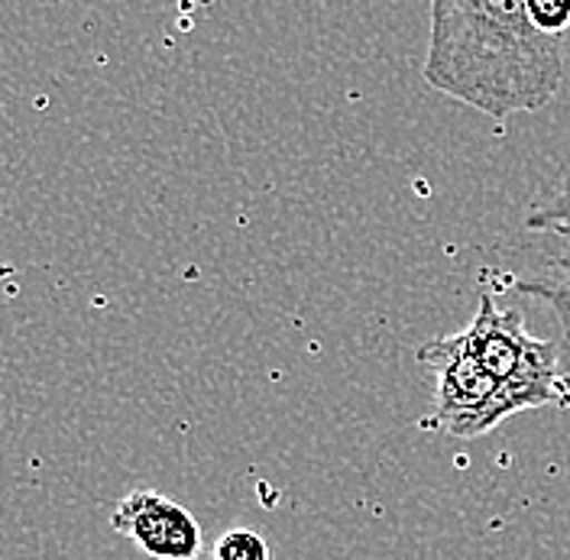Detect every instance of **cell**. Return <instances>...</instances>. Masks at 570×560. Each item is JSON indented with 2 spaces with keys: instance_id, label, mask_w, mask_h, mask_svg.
I'll return each mask as SVG.
<instances>
[{
  "instance_id": "1",
  "label": "cell",
  "mask_w": 570,
  "mask_h": 560,
  "mask_svg": "<svg viewBox=\"0 0 570 560\" xmlns=\"http://www.w3.org/2000/svg\"><path fill=\"white\" fill-rule=\"evenodd\" d=\"M425 81L490 117L532 114L564 81V39L541 33L522 0H438Z\"/></svg>"
},
{
  "instance_id": "2",
  "label": "cell",
  "mask_w": 570,
  "mask_h": 560,
  "mask_svg": "<svg viewBox=\"0 0 570 560\" xmlns=\"http://www.w3.org/2000/svg\"><path fill=\"white\" fill-rule=\"evenodd\" d=\"M461 334L470 356L505 385L525 412L570 409V373L561 344L532 337L515 308H499L493 295L483 292L480 312Z\"/></svg>"
},
{
  "instance_id": "3",
  "label": "cell",
  "mask_w": 570,
  "mask_h": 560,
  "mask_svg": "<svg viewBox=\"0 0 570 560\" xmlns=\"http://www.w3.org/2000/svg\"><path fill=\"white\" fill-rule=\"evenodd\" d=\"M419 363L434 373V405L425 424L441 434L473 441L490 434L505 419L525 412V405L470 356L461 331L422 344Z\"/></svg>"
},
{
  "instance_id": "4",
  "label": "cell",
  "mask_w": 570,
  "mask_h": 560,
  "mask_svg": "<svg viewBox=\"0 0 570 560\" xmlns=\"http://www.w3.org/2000/svg\"><path fill=\"white\" fill-rule=\"evenodd\" d=\"M110 528L153 560H198L205 534L198 519L159 490H130L110 512Z\"/></svg>"
},
{
  "instance_id": "5",
  "label": "cell",
  "mask_w": 570,
  "mask_h": 560,
  "mask_svg": "<svg viewBox=\"0 0 570 560\" xmlns=\"http://www.w3.org/2000/svg\"><path fill=\"white\" fill-rule=\"evenodd\" d=\"M525 227L548 237L551 249L544 253L538 273L525 276V279H512V288L522 295H534L554 308L561 331H564L561 353H564V366L570 373V178H564L561 191L544 208L532 210L525 217Z\"/></svg>"
},
{
  "instance_id": "6",
  "label": "cell",
  "mask_w": 570,
  "mask_h": 560,
  "mask_svg": "<svg viewBox=\"0 0 570 560\" xmlns=\"http://www.w3.org/2000/svg\"><path fill=\"white\" fill-rule=\"evenodd\" d=\"M212 560H269V544L249 528H234L214 541Z\"/></svg>"
},
{
  "instance_id": "7",
  "label": "cell",
  "mask_w": 570,
  "mask_h": 560,
  "mask_svg": "<svg viewBox=\"0 0 570 560\" xmlns=\"http://www.w3.org/2000/svg\"><path fill=\"white\" fill-rule=\"evenodd\" d=\"M529 7V17L532 23L548 36H558L564 39L570 30V0H534L525 3Z\"/></svg>"
}]
</instances>
